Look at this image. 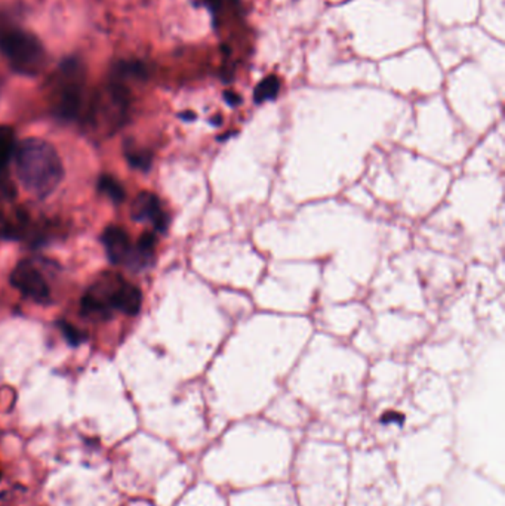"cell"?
I'll use <instances>...</instances> for the list:
<instances>
[{
	"label": "cell",
	"mask_w": 505,
	"mask_h": 506,
	"mask_svg": "<svg viewBox=\"0 0 505 506\" xmlns=\"http://www.w3.org/2000/svg\"><path fill=\"white\" fill-rule=\"evenodd\" d=\"M15 174L28 194L45 199L55 192L64 176L60 156L51 144L37 138L23 141L16 147Z\"/></svg>",
	"instance_id": "1"
},
{
	"label": "cell",
	"mask_w": 505,
	"mask_h": 506,
	"mask_svg": "<svg viewBox=\"0 0 505 506\" xmlns=\"http://www.w3.org/2000/svg\"><path fill=\"white\" fill-rule=\"evenodd\" d=\"M0 51L14 70L25 74L36 73L44 61V48L39 39L18 28L0 33Z\"/></svg>",
	"instance_id": "2"
},
{
	"label": "cell",
	"mask_w": 505,
	"mask_h": 506,
	"mask_svg": "<svg viewBox=\"0 0 505 506\" xmlns=\"http://www.w3.org/2000/svg\"><path fill=\"white\" fill-rule=\"evenodd\" d=\"M11 283L27 298L44 303L49 299V286L44 275L32 263H20L11 274Z\"/></svg>",
	"instance_id": "3"
},
{
	"label": "cell",
	"mask_w": 505,
	"mask_h": 506,
	"mask_svg": "<svg viewBox=\"0 0 505 506\" xmlns=\"http://www.w3.org/2000/svg\"><path fill=\"white\" fill-rule=\"evenodd\" d=\"M63 72L67 74V84L61 88L58 101H56V113L63 119H74L82 108V84L81 77L77 76L79 68L70 61L69 64L63 67Z\"/></svg>",
	"instance_id": "4"
},
{
	"label": "cell",
	"mask_w": 505,
	"mask_h": 506,
	"mask_svg": "<svg viewBox=\"0 0 505 506\" xmlns=\"http://www.w3.org/2000/svg\"><path fill=\"white\" fill-rule=\"evenodd\" d=\"M131 216L135 221H150L157 232H164L168 225V218L161 208V202L152 193H141L134 200Z\"/></svg>",
	"instance_id": "5"
},
{
	"label": "cell",
	"mask_w": 505,
	"mask_h": 506,
	"mask_svg": "<svg viewBox=\"0 0 505 506\" xmlns=\"http://www.w3.org/2000/svg\"><path fill=\"white\" fill-rule=\"evenodd\" d=\"M103 244H104L107 256L113 263H121L128 261L133 255L131 240L124 228L109 227L103 233Z\"/></svg>",
	"instance_id": "6"
},
{
	"label": "cell",
	"mask_w": 505,
	"mask_h": 506,
	"mask_svg": "<svg viewBox=\"0 0 505 506\" xmlns=\"http://www.w3.org/2000/svg\"><path fill=\"white\" fill-rule=\"evenodd\" d=\"M110 305H112V310L114 308L124 314L137 315L143 305V293L137 286L124 283L119 280V283L114 287L112 298H110Z\"/></svg>",
	"instance_id": "7"
},
{
	"label": "cell",
	"mask_w": 505,
	"mask_h": 506,
	"mask_svg": "<svg viewBox=\"0 0 505 506\" xmlns=\"http://www.w3.org/2000/svg\"><path fill=\"white\" fill-rule=\"evenodd\" d=\"M15 134L9 126H0V169H6L15 154Z\"/></svg>",
	"instance_id": "8"
},
{
	"label": "cell",
	"mask_w": 505,
	"mask_h": 506,
	"mask_svg": "<svg viewBox=\"0 0 505 506\" xmlns=\"http://www.w3.org/2000/svg\"><path fill=\"white\" fill-rule=\"evenodd\" d=\"M279 88H281V84H279V79L276 76L265 77L255 88L253 101L257 104H261V103H265V101L274 100L277 94H279Z\"/></svg>",
	"instance_id": "9"
},
{
	"label": "cell",
	"mask_w": 505,
	"mask_h": 506,
	"mask_svg": "<svg viewBox=\"0 0 505 506\" xmlns=\"http://www.w3.org/2000/svg\"><path fill=\"white\" fill-rule=\"evenodd\" d=\"M98 185H100L101 192L105 193L114 202H122L124 199V190L122 184L114 180L113 176H101Z\"/></svg>",
	"instance_id": "10"
},
{
	"label": "cell",
	"mask_w": 505,
	"mask_h": 506,
	"mask_svg": "<svg viewBox=\"0 0 505 506\" xmlns=\"http://www.w3.org/2000/svg\"><path fill=\"white\" fill-rule=\"evenodd\" d=\"M156 246V237L153 233H144L138 240L137 255L141 260V263H145V261L150 260Z\"/></svg>",
	"instance_id": "11"
},
{
	"label": "cell",
	"mask_w": 505,
	"mask_h": 506,
	"mask_svg": "<svg viewBox=\"0 0 505 506\" xmlns=\"http://www.w3.org/2000/svg\"><path fill=\"white\" fill-rule=\"evenodd\" d=\"M16 188L6 169H0V202H8L15 197Z\"/></svg>",
	"instance_id": "12"
},
{
	"label": "cell",
	"mask_w": 505,
	"mask_h": 506,
	"mask_svg": "<svg viewBox=\"0 0 505 506\" xmlns=\"http://www.w3.org/2000/svg\"><path fill=\"white\" fill-rule=\"evenodd\" d=\"M126 157H128V162L133 164L134 168L143 169V171H147L152 164V154L150 153L131 150V152L126 153Z\"/></svg>",
	"instance_id": "13"
},
{
	"label": "cell",
	"mask_w": 505,
	"mask_h": 506,
	"mask_svg": "<svg viewBox=\"0 0 505 506\" xmlns=\"http://www.w3.org/2000/svg\"><path fill=\"white\" fill-rule=\"evenodd\" d=\"M58 324H60L63 335L69 341L70 345H74V347H76V345L84 342V339H86V335H84V332L79 331V329H76L73 324L65 323V322H60Z\"/></svg>",
	"instance_id": "14"
},
{
	"label": "cell",
	"mask_w": 505,
	"mask_h": 506,
	"mask_svg": "<svg viewBox=\"0 0 505 506\" xmlns=\"http://www.w3.org/2000/svg\"><path fill=\"white\" fill-rule=\"evenodd\" d=\"M224 98L227 101V104L232 105V107L241 104V96L232 94V92H225Z\"/></svg>",
	"instance_id": "15"
},
{
	"label": "cell",
	"mask_w": 505,
	"mask_h": 506,
	"mask_svg": "<svg viewBox=\"0 0 505 506\" xmlns=\"http://www.w3.org/2000/svg\"><path fill=\"white\" fill-rule=\"evenodd\" d=\"M0 477H2V471H0Z\"/></svg>",
	"instance_id": "16"
}]
</instances>
